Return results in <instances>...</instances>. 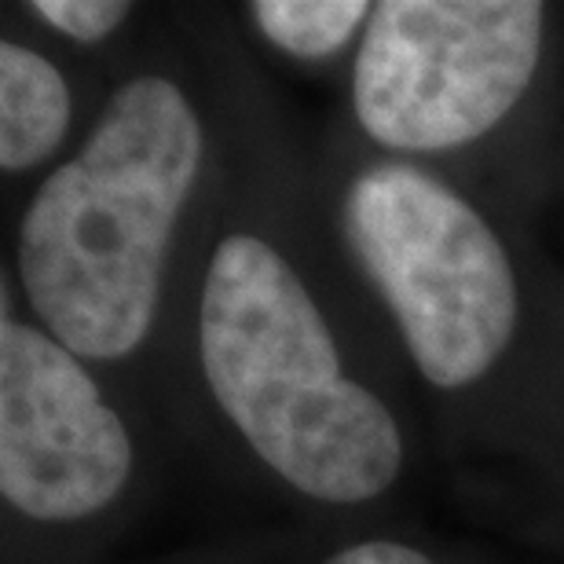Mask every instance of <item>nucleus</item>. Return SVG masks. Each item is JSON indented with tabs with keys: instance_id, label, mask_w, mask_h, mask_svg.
<instances>
[{
	"instance_id": "f257e3e1",
	"label": "nucleus",
	"mask_w": 564,
	"mask_h": 564,
	"mask_svg": "<svg viewBox=\"0 0 564 564\" xmlns=\"http://www.w3.org/2000/svg\"><path fill=\"white\" fill-rule=\"evenodd\" d=\"M198 162L202 126L187 96L165 77H137L30 202L19 275L74 356H129L151 330L165 246Z\"/></svg>"
},
{
	"instance_id": "f03ea898",
	"label": "nucleus",
	"mask_w": 564,
	"mask_h": 564,
	"mask_svg": "<svg viewBox=\"0 0 564 564\" xmlns=\"http://www.w3.org/2000/svg\"><path fill=\"white\" fill-rule=\"evenodd\" d=\"M198 348L224 414L297 491L348 506L397 480L389 408L345 378L319 308L268 242L231 235L213 250Z\"/></svg>"
},
{
	"instance_id": "7ed1b4c3",
	"label": "nucleus",
	"mask_w": 564,
	"mask_h": 564,
	"mask_svg": "<svg viewBox=\"0 0 564 564\" xmlns=\"http://www.w3.org/2000/svg\"><path fill=\"white\" fill-rule=\"evenodd\" d=\"M345 235L433 386H469L502 356L517 326V282L502 242L466 198L414 165H378L348 187Z\"/></svg>"
},
{
	"instance_id": "20e7f679",
	"label": "nucleus",
	"mask_w": 564,
	"mask_h": 564,
	"mask_svg": "<svg viewBox=\"0 0 564 564\" xmlns=\"http://www.w3.org/2000/svg\"><path fill=\"white\" fill-rule=\"evenodd\" d=\"M543 52L535 0H386L356 55V118L392 151H447L495 129Z\"/></svg>"
},
{
	"instance_id": "39448f33",
	"label": "nucleus",
	"mask_w": 564,
	"mask_h": 564,
	"mask_svg": "<svg viewBox=\"0 0 564 564\" xmlns=\"http://www.w3.org/2000/svg\"><path fill=\"white\" fill-rule=\"evenodd\" d=\"M132 440L55 337L0 323V491L37 521H77L115 499Z\"/></svg>"
},
{
	"instance_id": "423d86ee",
	"label": "nucleus",
	"mask_w": 564,
	"mask_h": 564,
	"mask_svg": "<svg viewBox=\"0 0 564 564\" xmlns=\"http://www.w3.org/2000/svg\"><path fill=\"white\" fill-rule=\"evenodd\" d=\"M70 126V93L44 55L0 44V165L30 169L59 147Z\"/></svg>"
},
{
	"instance_id": "0eeeda50",
	"label": "nucleus",
	"mask_w": 564,
	"mask_h": 564,
	"mask_svg": "<svg viewBox=\"0 0 564 564\" xmlns=\"http://www.w3.org/2000/svg\"><path fill=\"white\" fill-rule=\"evenodd\" d=\"M364 0H257L253 19L268 41L301 59H323L370 19Z\"/></svg>"
},
{
	"instance_id": "6e6552de",
	"label": "nucleus",
	"mask_w": 564,
	"mask_h": 564,
	"mask_svg": "<svg viewBox=\"0 0 564 564\" xmlns=\"http://www.w3.org/2000/svg\"><path fill=\"white\" fill-rule=\"evenodd\" d=\"M33 11L48 26L85 44L104 41L107 33H115L129 19V4H121V0H37Z\"/></svg>"
},
{
	"instance_id": "1a4fd4ad",
	"label": "nucleus",
	"mask_w": 564,
	"mask_h": 564,
	"mask_svg": "<svg viewBox=\"0 0 564 564\" xmlns=\"http://www.w3.org/2000/svg\"><path fill=\"white\" fill-rule=\"evenodd\" d=\"M326 564H436L429 561L419 550L403 546V543H386V539H375V543H356L334 554Z\"/></svg>"
}]
</instances>
